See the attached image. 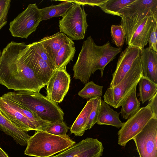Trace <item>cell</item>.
I'll use <instances>...</instances> for the list:
<instances>
[{
  "instance_id": "obj_2",
  "label": "cell",
  "mask_w": 157,
  "mask_h": 157,
  "mask_svg": "<svg viewBox=\"0 0 157 157\" xmlns=\"http://www.w3.org/2000/svg\"><path fill=\"white\" fill-rule=\"evenodd\" d=\"M4 95L45 121L52 123L63 120L64 113L57 104L40 92L22 90Z\"/></svg>"
},
{
  "instance_id": "obj_14",
  "label": "cell",
  "mask_w": 157,
  "mask_h": 157,
  "mask_svg": "<svg viewBox=\"0 0 157 157\" xmlns=\"http://www.w3.org/2000/svg\"><path fill=\"white\" fill-rule=\"evenodd\" d=\"M141 50L134 46H128L121 53L116 69L112 74L110 87H114L122 80L135 62L140 57Z\"/></svg>"
},
{
  "instance_id": "obj_17",
  "label": "cell",
  "mask_w": 157,
  "mask_h": 157,
  "mask_svg": "<svg viewBox=\"0 0 157 157\" xmlns=\"http://www.w3.org/2000/svg\"><path fill=\"white\" fill-rule=\"evenodd\" d=\"M152 12L157 15V0H135L121 10V17H130L138 14Z\"/></svg>"
},
{
  "instance_id": "obj_27",
  "label": "cell",
  "mask_w": 157,
  "mask_h": 157,
  "mask_svg": "<svg viewBox=\"0 0 157 157\" xmlns=\"http://www.w3.org/2000/svg\"><path fill=\"white\" fill-rule=\"evenodd\" d=\"M103 86L96 84L92 81L88 82L78 92V95L86 99L101 97L103 94Z\"/></svg>"
},
{
  "instance_id": "obj_24",
  "label": "cell",
  "mask_w": 157,
  "mask_h": 157,
  "mask_svg": "<svg viewBox=\"0 0 157 157\" xmlns=\"http://www.w3.org/2000/svg\"><path fill=\"white\" fill-rule=\"evenodd\" d=\"M136 87L134 88L121 106L120 113L123 119H128L135 114L140 108V102L136 95Z\"/></svg>"
},
{
  "instance_id": "obj_6",
  "label": "cell",
  "mask_w": 157,
  "mask_h": 157,
  "mask_svg": "<svg viewBox=\"0 0 157 157\" xmlns=\"http://www.w3.org/2000/svg\"><path fill=\"white\" fill-rule=\"evenodd\" d=\"M143 76L140 57L118 85L107 89L103 96L104 101L114 108L120 107L136 87Z\"/></svg>"
},
{
  "instance_id": "obj_21",
  "label": "cell",
  "mask_w": 157,
  "mask_h": 157,
  "mask_svg": "<svg viewBox=\"0 0 157 157\" xmlns=\"http://www.w3.org/2000/svg\"><path fill=\"white\" fill-rule=\"evenodd\" d=\"M75 51V43L69 38L58 52L54 63L55 70L61 69H66L67 64L73 61Z\"/></svg>"
},
{
  "instance_id": "obj_36",
  "label": "cell",
  "mask_w": 157,
  "mask_h": 157,
  "mask_svg": "<svg viewBox=\"0 0 157 157\" xmlns=\"http://www.w3.org/2000/svg\"><path fill=\"white\" fill-rule=\"evenodd\" d=\"M0 157H9L6 153L0 147Z\"/></svg>"
},
{
  "instance_id": "obj_12",
  "label": "cell",
  "mask_w": 157,
  "mask_h": 157,
  "mask_svg": "<svg viewBox=\"0 0 157 157\" xmlns=\"http://www.w3.org/2000/svg\"><path fill=\"white\" fill-rule=\"evenodd\" d=\"M103 150L101 142L97 139L87 137L51 157H100Z\"/></svg>"
},
{
  "instance_id": "obj_23",
  "label": "cell",
  "mask_w": 157,
  "mask_h": 157,
  "mask_svg": "<svg viewBox=\"0 0 157 157\" xmlns=\"http://www.w3.org/2000/svg\"><path fill=\"white\" fill-rule=\"evenodd\" d=\"M61 1V3L58 5H52L40 9L41 21L53 17H63L73 6V3L68 0Z\"/></svg>"
},
{
  "instance_id": "obj_20",
  "label": "cell",
  "mask_w": 157,
  "mask_h": 157,
  "mask_svg": "<svg viewBox=\"0 0 157 157\" xmlns=\"http://www.w3.org/2000/svg\"><path fill=\"white\" fill-rule=\"evenodd\" d=\"M120 113L101 100V108L97 123L99 125H111L119 128L124 124L119 118Z\"/></svg>"
},
{
  "instance_id": "obj_7",
  "label": "cell",
  "mask_w": 157,
  "mask_h": 157,
  "mask_svg": "<svg viewBox=\"0 0 157 157\" xmlns=\"http://www.w3.org/2000/svg\"><path fill=\"white\" fill-rule=\"evenodd\" d=\"M87 15L83 6L73 3L72 7L59 21L60 32L72 40L84 39L88 26Z\"/></svg>"
},
{
  "instance_id": "obj_13",
  "label": "cell",
  "mask_w": 157,
  "mask_h": 157,
  "mask_svg": "<svg viewBox=\"0 0 157 157\" xmlns=\"http://www.w3.org/2000/svg\"><path fill=\"white\" fill-rule=\"evenodd\" d=\"M0 113L22 131H38L35 125L16 108L12 100L4 94L0 97Z\"/></svg>"
},
{
  "instance_id": "obj_4",
  "label": "cell",
  "mask_w": 157,
  "mask_h": 157,
  "mask_svg": "<svg viewBox=\"0 0 157 157\" xmlns=\"http://www.w3.org/2000/svg\"><path fill=\"white\" fill-rule=\"evenodd\" d=\"M121 17V25L124 31L126 44L141 50L144 48L148 43L153 24L157 21V15L149 12L130 17Z\"/></svg>"
},
{
  "instance_id": "obj_11",
  "label": "cell",
  "mask_w": 157,
  "mask_h": 157,
  "mask_svg": "<svg viewBox=\"0 0 157 157\" xmlns=\"http://www.w3.org/2000/svg\"><path fill=\"white\" fill-rule=\"evenodd\" d=\"M70 81V75L65 69L54 70L46 85V96L56 103L61 102L68 91Z\"/></svg>"
},
{
  "instance_id": "obj_28",
  "label": "cell",
  "mask_w": 157,
  "mask_h": 157,
  "mask_svg": "<svg viewBox=\"0 0 157 157\" xmlns=\"http://www.w3.org/2000/svg\"><path fill=\"white\" fill-rule=\"evenodd\" d=\"M101 97L94 98L93 108L86 125V130L90 129L97 123L101 108Z\"/></svg>"
},
{
  "instance_id": "obj_35",
  "label": "cell",
  "mask_w": 157,
  "mask_h": 157,
  "mask_svg": "<svg viewBox=\"0 0 157 157\" xmlns=\"http://www.w3.org/2000/svg\"><path fill=\"white\" fill-rule=\"evenodd\" d=\"M147 105L150 107L154 117L157 118V94L148 100Z\"/></svg>"
},
{
  "instance_id": "obj_1",
  "label": "cell",
  "mask_w": 157,
  "mask_h": 157,
  "mask_svg": "<svg viewBox=\"0 0 157 157\" xmlns=\"http://www.w3.org/2000/svg\"><path fill=\"white\" fill-rule=\"evenodd\" d=\"M27 44L11 41L2 52L0 58V84L16 91L39 93L46 86L28 63L25 56Z\"/></svg>"
},
{
  "instance_id": "obj_33",
  "label": "cell",
  "mask_w": 157,
  "mask_h": 157,
  "mask_svg": "<svg viewBox=\"0 0 157 157\" xmlns=\"http://www.w3.org/2000/svg\"><path fill=\"white\" fill-rule=\"evenodd\" d=\"M148 48L157 52V21H155L151 29L148 40Z\"/></svg>"
},
{
  "instance_id": "obj_34",
  "label": "cell",
  "mask_w": 157,
  "mask_h": 157,
  "mask_svg": "<svg viewBox=\"0 0 157 157\" xmlns=\"http://www.w3.org/2000/svg\"><path fill=\"white\" fill-rule=\"evenodd\" d=\"M107 0H68L73 3L78 4L81 5H87L92 6H95L100 7Z\"/></svg>"
},
{
  "instance_id": "obj_37",
  "label": "cell",
  "mask_w": 157,
  "mask_h": 157,
  "mask_svg": "<svg viewBox=\"0 0 157 157\" xmlns=\"http://www.w3.org/2000/svg\"><path fill=\"white\" fill-rule=\"evenodd\" d=\"M1 53H2V52L1 51V49H0V57H1Z\"/></svg>"
},
{
  "instance_id": "obj_29",
  "label": "cell",
  "mask_w": 157,
  "mask_h": 157,
  "mask_svg": "<svg viewBox=\"0 0 157 157\" xmlns=\"http://www.w3.org/2000/svg\"><path fill=\"white\" fill-rule=\"evenodd\" d=\"M111 35L112 42L117 48L122 47L125 40V34L121 25H113L111 26Z\"/></svg>"
},
{
  "instance_id": "obj_16",
  "label": "cell",
  "mask_w": 157,
  "mask_h": 157,
  "mask_svg": "<svg viewBox=\"0 0 157 157\" xmlns=\"http://www.w3.org/2000/svg\"><path fill=\"white\" fill-rule=\"evenodd\" d=\"M140 61L143 76L157 84V52L144 48L141 50Z\"/></svg>"
},
{
  "instance_id": "obj_5",
  "label": "cell",
  "mask_w": 157,
  "mask_h": 157,
  "mask_svg": "<svg viewBox=\"0 0 157 157\" xmlns=\"http://www.w3.org/2000/svg\"><path fill=\"white\" fill-rule=\"evenodd\" d=\"M106 46V43L101 46L97 45L90 36L84 41L73 70V77L82 83L89 82L90 76L98 68Z\"/></svg>"
},
{
  "instance_id": "obj_9",
  "label": "cell",
  "mask_w": 157,
  "mask_h": 157,
  "mask_svg": "<svg viewBox=\"0 0 157 157\" xmlns=\"http://www.w3.org/2000/svg\"><path fill=\"white\" fill-rule=\"evenodd\" d=\"M153 117L151 109L147 105L140 108L135 114L124 122L118 131V144L124 147L129 141L142 130Z\"/></svg>"
},
{
  "instance_id": "obj_26",
  "label": "cell",
  "mask_w": 157,
  "mask_h": 157,
  "mask_svg": "<svg viewBox=\"0 0 157 157\" xmlns=\"http://www.w3.org/2000/svg\"><path fill=\"white\" fill-rule=\"evenodd\" d=\"M135 0H107L99 7L105 13L121 17L120 12L122 8Z\"/></svg>"
},
{
  "instance_id": "obj_31",
  "label": "cell",
  "mask_w": 157,
  "mask_h": 157,
  "mask_svg": "<svg viewBox=\"0 0 157 157\" xmlns=\"http://www.w3.org/2000/svg\"><path fill=\"white\" fill-rule=\"evenodd\" d=\"M11 2L10 0H0V30L7 23Z\"/></svg>"
},
{
  "instance_id": "obj_3",
  "label": "cell",
  "mask_w": 157,
  "mask_h": 157,
  "mask_svg": "<svg viewBox=\"0 0 157 157\" xmlns=\"http://www.w3.org/2000/svg\"><path fill=\"white\" fill-rule=\"evenodd\" d=\"M75 144L67 134L58 136L36 131L29 139L24 154L35 157H51Z\"/></svg>"
},
{
  "instance_id": "obj_30",
  "label": "cell",
  "mask_w": 157,
  "mask_h": 157,
  "mask_svg": "<svg viewBox=\"0 0 157 157\" xmlns=\"http://www.w3.org/2000/svg\"><path fill=\"white\" fill-rule=\"evenodd\" d=\"M69 128L63 121H56L51 123L46 132L58 136L67 134Z\"/></svg>"
},
{
  "instance_id": "obj_19",
  "label": "cell",
  "mask_w": 157,
  "mask_h": 157,
  "mask_svg": "<svg viewBox=\"0 0 157 157\" xmlns=\"http://www.w3.org/2000/svg\"><path fill=\"white\" fill-rule=\"evenodd\" d=\"M0 129L12 137L16 142L25 146L27 145L30 136L27 132L20 130L0 113Z\"/></svg>"
},
{
  "instance_id": "obj_15",
  "label": "cell",
  "mask_w": 157,
  "mask_h": 157,
  "mask_svg": "<svg viewBox=\"0 0 157 157\" xmlns=\"http://www.w3.org/2000/svg\"><path fill=\"white\" fill-rule=\"evenodd\" d=\"M24 54L30 67L46 86L54 71L53 69L42 59L30 44L25 47Z\"/></svg>"
},
{
  "instance_id": "obj_10",
  "label": "cell",
  "mask_w": 157,
  "mask_h": 157,
  "mask_svg": "<svg viewBox=\"0 0 157 157\" xmlns=\"http://www.w3.org/2000/svg\"><path fill=\"white\" fill-rule=\"evenodd\" d=\"M132 139L140 157H157V118H152Z\"/></svg>"
},
{
  "instance_id": "obj_22",
  "label": "cell",
  "mask_w": 157,
  "mask_h": 157,
  "mask_svg": "<svg viewBox=\"0 0 157 157\" xmlns=\"http://www.w3.org/2000/svg\"><path fill=\"white\" fill-rule=\"evenodd\" d=\"M94 98L90 99L72 125L70 131L75 136H82L86 130V125L92 109Z\"/></svg>"
},
{
  "instance_id": "obj_25",
  "label": "cell",
  "mask_w": 157,
  "mask_h": 157,
  "mask_svg": "<svg viewBox=\"0 0 157 157\" xmlns=\"http://www.w3.org/2000/svg\"><path fill=\"white\" fill-rule=\"evenodd\" d=\"M139 99L143 104L157 93V84L143 76L138 82Z\"/></svg>"
},
{
  "instance_id": "obj_8",
  "label": "cell",
  "mask_w": 157,
  "mask_h": 157,
  "mask_svg": "<svg viewBox=\"0 0 157 157\" xmlns=\"http://www.w3.org/2000/svg\"><path fill=\"white\" fill-rule=\"evenodd\" d=\"M41 18L40 9L36 4H29L10 22L9 30L13 36L27 38L35 31Z\"/></svg>"
},
{
  "instance_id": "obj_18",
  "label": "cell",
  "mask_w": 157,
  "mask_h": 157,
  "mask_svg": "<svg viewBox=\"0 0 157 157\" xmlns=\"http://www.w3.org/2000/svg\"><path fill=\"white\" fill-rule=\"evenodd\" d=\"M69 38L65 34L58 32L51 36L44 37L38 41L47 54L54 66L58 51Z\"/></svg>"
},
{
  "instance_id": "obj_32",
  "label": "cell",
  "mask_w": 157,
  "mask_h": 157,
  "mask_svg": "<svg viewBox=\"0 0 157 157\" xmlns=\"http://www.w3.org/2000/svg\"><path fill=\"white\" fill-rule=\"evenodd\" d=\"M39 56L55 70L53 64L45 50L38 41L30 44Z\"/></svg>"
}]
</instances>
